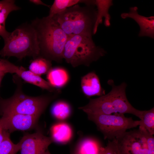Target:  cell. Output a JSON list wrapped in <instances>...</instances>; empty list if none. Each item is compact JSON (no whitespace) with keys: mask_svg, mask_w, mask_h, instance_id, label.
Listing matches in <instances>:
<instances>
[{"mask_svg":"<svg viewBox=\"0 0 154 154\" xmlns=\"http://www.w3.org/2000/svg\"><path fill=\"white\" fill-rule=\"evenodd\" d=\"M116 139V154H148L145 137L139 129L126 131Z\"/></svg>","mask_w":154,"mask_h":154,"instance_id":"cell-8","label":"cell"},{"mask_svg":"<svg viewBox=\"0 0 154 154\" xmlns=\"http://www.w3.org/2000/svg\"><path fill=\"white\" fill-rule=\"evenodd\" d=\"M80 0H55L50 7L48 16L51 17L64 11L67 8L78 3Z\"/></svg>","mask_w":154,"mask_h":154,"instance_id":"cell-21","label":"cell"},{"mask_svg":"<svg viewBox=\"0 0 154 154\" xmlns=\"http://www.w3.org/2000/svg\"><path fill=\"white\" fill-rule=\"evenodd\" d=\"M137 10L136 6L131 7L129 12L121 14V17L123 19L131 18L137 23L140 29L139 37H148L154 38V17H145L139 14Z\"/></svg>","mask_w":154,"mask_h":154,"instance_id":"cell-11","label":"cell"},{"mask_svg":"<svg viewBox=\"0 0 154 154\" xmlns=\"http://www.w3.org/2000/svg\"><path fill=\"white\" fill-rule=\"evenodd\" d=\"M52 68L51 61L40 56L34 59L31 62L29 70L40 76L47 74Z\"/></svg>","mask_w":154,"mask_h":154,"instance_id":"cell-19","label":"cell"},{"mask_svg":"<svg viewBox=\"0 0 154 154\" xmlns=\"http://www.w3.org/2000/svg\"><path fill=\"white\" fill-rule=\"evenodd\" d=\"M9 133L3 129L0 121V143L4 139L7 134Z\"/></svg>","mask_w":154,"mask_h":154,"instance_id":"cell-27","label":"cell"},{"mask_svg":"<svg viewBox=\"0 0 154 154\" xmlns=\"http://www.w3.org/2000/svg\"><path fill=\"white\" fill-rule=\"evenodd\" d=\"M13 95L5 99H0V114H19L40 117L50 103L59 93L53 95L32 96L23 91L20 81Z\"/></svg>","mask_w":154,"mask_h":154,"instance_id":"cell-5","label":"cell"},{"mask_svg":"<svg viewBox=\"0 0 154 154\" xmlns=\"http://www.w3.org/2000/svg\"><path fill=\"white\" fill-rule=\"evenodd\" d=\"M29 1L36 5H42L48 7H50V5L45 4L40 0H30Z\"/></svg>","mask_w":154,"mask_h":154,"instance_id":"cell-28","label":"cell"},{"mask_svg":"<svg viewBox=\"0 0 154 154\" xmlns=\"http://www.w3.org/2000/svg\"><path fill=\"white\" fill-rule=\"evenodd\" d=\"M81 6L76 4L55 16L68 36L82 35L92 37L97 15L94 5Z\"/></svg>","mask_w":154,"mask_h":154,"instance_id":"cell-3","label":"cell"},{"mask_svg":"<svg viewBox=\"0 0 154 154\" xmlns=\"http://www.w3.org/2000/svg\"><path fill=\"white\" fill-rule=\"evenodd\" d=\"M116 139L108 140L106 146L104 147L102 154H116Z\"/></svg>","mask_w":154,"mask_h":154,"instance_id":"cell-26","label":"cell"},{"mask_svg":"<svg viewBox=\"0 0 154 154\" xmlns=\"http://www.w3.org/2000/svg\"><path fill=\"white\" fill-rule=\"evenodd\" d=\"M20 68L7 60L0 58V76H4L8 73L16 74Z\"/></svg>","mask_w":154,"mask_h":154,"instance_id":"cell-24","label":"cell"},{"mask_svg":"<svg viewBox=\"0 0 154 154\" xmlns=\"http://www.w3.org/2000/svg\"><path fill=\"white\" fill-rule=\"evenodd\" d=\"M4 76L0 75V88L1 84V82Z\"/></svg>","mask_w":154,"mask_h":154,"instance_id":"cell-30","label":"cell"},{"mask_svg":"<svg viewBox=\"0 0 154 154\" xmlns=\"http://www.w3.org/2000/svg\"><path fill=\"white\" fill-rule=\"evenodd\" d=\"M51 111L55 118L62 120L67 119L70 116L72 109L70 105L68 102L63 100H60L52 105Z\"/></svg>","mask_w":154,"mask_h":154,"instance_id":"cell-20","label":"cell"},{"mask_svg":"<svg viewBox=\"0 0 154 154\" xmlns=\"http://www.w3.org/2000/svg\"><path fill=\"white\" fill-rule=\"evenodd\" d=\"M20 149L19 142L14 143L10 138L9 133L0 143V154H17Z\"/></svg>","mask_w":154,"mask_h":154,"instance_id":"cell-23","label":"cell"},{"mask_svg":"<svg viewBox=\"0 0 154 154\" xmlns=\"http://www.w3.org/2000/svg\"><path fill=\"white\" fill-rule=\"evenodd\" d=\"M81 87L83 94L88 98L105 94V91L101 86L99 77L94 72H89L82 77Z\"/></svg>","mask_w":154,"mask_h":154,"instance_id":"cell-12","label":"cell"},{"mask_svg":"<svg viewBox=\"0 0 154 154\" xmlns=\"http://www.w3.org/2000/svg\"><path fill=\"white\" fill-rule=\"evenodd\" d=\"M13 0L0 1V36L5 41L9 37L10 33L5 28L6 20L9 14L11 12L19 10L20 8L15 3Z\"/></svg>","mask_w":154,"mask_h":154,"instance_id":"cell-14","label":"cell"},{"mask_svg":"<svg viewBox=\"0 0 154 154\" xmlns=\"http://www.w3.org/2000/svg\"><path fill=\"white\" fill-rule=\"evenodd\" d=\"M18 76L25 82L37 86L44 90H46L51 92H61V90L52 86L47 81L40 77L30 70H25L22 66L16 74Z\"/></svg>","mask_w":154,"mask_h":154,"instance_id":"cell-13","label":"cell"},{"mask_svg":"<svg viewBox=\"0 0 154 154\" xmlns=\"http://www.w3.org/2000/svg\"><path fill=\"white\" fill-rule=\"evenodd\" d=\"M95 5L97 8V15L94 30V34L96 33L99 25L102 23L103 17L105 19L104 25L106 27L110 26L111 17L109 10L110 7L113 5V3L112 0H95Z\"/></svg>","mask_w":154,"mask_h":154,"instance_id":"cell-17","label":"cell"},{"mask_svg":"<svg viewBox=\"0 0 154 154\" xmlns=\"http://www.w3.org/2000/svg\"><path fill=\"white\" fill-rule=\"evenodd\" d=\"M0 121L3 129L9 133L17 131H25L35 127L40 117L19 114L1 115Z\"/></svg>","mask_w":154,"mask_h":154,"instance_id":"cell-10","label":"cell"},{"mask_svg":"<svg viewBox=\"0 0 154 154\" xmlns=\"http://www.w3.org/2000/svg\"><path fill=\"white\" fill-rule=\"evenodd\" d=\"M31 25L37 33L41 56L51 61L61 62L68 36L55 16L37 18L32 22Z\"/></svg>","mask_w":154,"mask_h":154,"instance_id":"cell-1","label":"cell"},{"mask_svg":"<svg viewBox=\"0 0 154 154\" xmlns=\"http://www.w3.org/2000/svg\"><path fill=\"white\" fill-rule=\"evenodd\" d=\"M40 54L37 33L31 24L20 26L10 33L0 50L2 57L14 56L19 60L27 56L35 59Z\"/></svg>","mask_w":154,"mask_h":154,"instance_id":"cell-4","label":"cell"},{"mask_svg":"<svg viewBox=\"0 0 154 154\" xmlns=\"http://www.w3.org/2000/svg\"><path fill=\"white\" fill-rule=\"evenodd\" d=\"M106 53L104 49L96 45L92 37L74 35L68 36L63 58L74 68L80 65L89 66Z\"/></svg>","mask_w":154,"mask_h":154,"instance_id":"cell-6","label":"cell"},{"mask_svg":"<svg viewBox=\"0 0 154 154\" xmlns=\"http://www.w3.org/2000/svg\"><path fill=\"white\" fill-rule=\"evenodd\" d=\"M107 82L112 87L109 93L98 98L90 99L88 104L78 109L86 114H131L141 119L143 111L135 108L128 101L126 94L127 85L125 83L116 86L112 79L109 80Z\"/></svg>","mask_w":154,"mask_h":154,"instance_id":"cell-2","label":"cell"},{"mask_svg":"<svg viewBox=\"0 0 154 154\" xmlns=\"http://www.w3.org/2000/svg\"><path fill=\"white\" fill-rule=\"evenodd\" d=\"M48 82L53 87L58 89L62 88L68 83L69 76L68 71L60 67L52 68L47 74Z\"/></svg>","mask_w":154,"mask_h":154,"instance_id":"cell-16","label":"cell"},{"mask_svg":"<svg viewBox=\"0 0 154 154\" xmlns=\"http://www.w3.org/2000/svg\"><path fill=\"white\" fill-rule=\"evenodd\" d=\"M51 136L53 142L65 144L71 139L73 135L72 129L69 125L64 122L55 124L51 128Z\"/></svg>","mask_w":154,"mask_h":154,"instance_id":"cell-15","label":"cell"},{"mask_svg":"<svg viewBox=\"0 0 154 154\" xmlns=\"http://www.w3.org/2000/svg\"><path fill=\"white\" fill-rule=\"evenodd\" d=\"M43 154H51L49 151L47 150Z\"/></svg>","mask_w":154,"mask_h":154,"instance_id":"cell-31","label":"cell"},{"mask_svg":"<svg viewBox=\"0 0 154 154\" xmlns=\"http://www.w3.org/2000/svg\"><path fill=\"white\" fill-rule=\"evenodd\" d=\"M139 126L146 130L152 135L154 134V108L143 111Z\"/></svg>","mask_w":154,"mask_h":154,"instance_id":"cell-22","label":"cell"},{"mask_svg":"<svg viewBox=\"0 0 154 154\" xmlns=\"http://www.w3.org/2000/svg\"><path fill=\"white\" fill-rule=\"evenodd\" d=\"M88 119L93 122L103 134L105 139L112 141L117 139L129 129L139 126L140 120H134L124 114L119 113L106 115L86 114Z\"/></svg>","mask_w":154,"mask_h":154,"instance_id":"cell-7","label":"cell"},{"mask_svg":"<svg viewBox=\"0 0 154 154\" xmlns=\"http://www.w3.org/2000/svg\"><path fill=\"white\" fill-rule=\"evenodd\" d=\"M21 154H43L53 142L51 137L46 136L40 131L26 133L19 142Z\"/></svg>","mask_w":154,"mask_h":154,"instance_id":"cell-9","label":"cell"},{"mask_svg":"<svg viewBox=\"0 0 154 154\" xmlns=\"http://www.w3.org/2000/svg\"><path fill=\"white\" fill-rule=\"evenodd\" d=\"M104 148L97 139L87 137L81 140L75 149L80 154H102Z\"/></svg>","mask_w":154,"mask_h":154,"instance_id":"cell-18","label":"cell"},{"mask_svg":"<svg viewBox=\"0 0 154 154\" xmlns=\"http://www.w3.org/2000/svg\"><path fill=\"white\" fill-rule=\"evenodd\" d=\"M71 154H80L77 151L76 149L73 151Z\"/></svg>","mask_w":154,"mask_h":154,"instance_id":"cell-29","label":"cell"},{"mask_svg":"<svg viewBox=\"0 0 154 154\" xmlns=\"http://www.w3.org/2000/svg\"><path fill=\"white\" fill-rule=\"evenodd\" d=\"M145 136L148 151V154H154V137L144 128L139 126V128Z\"/></svg>","mask_w":154,"mask_h":154,"instance_id":"cell-25","label":"cell"}]
</instances>
